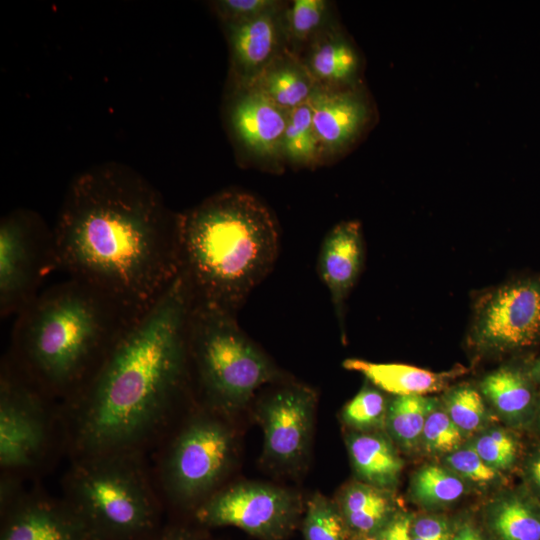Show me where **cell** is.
I'll return each mask as SVG.
<instances>
[{
    "mask_svg": "<svg viewBox=\"0 0 540 540\" xmlns=\"http://www.w3.org/2000/svg\"><path fill=\"white\" fill-rule=\"evenodd\" d=\"M288 114L262 93L245 88L230 104L228 120L236 139L247 150L270 158L281 154Z\"/></svg>",
    "mask_w": 540,
    "mask_h": 540,
    "instance_id": "cell-14",
    "label": "cell"
},
{
    "mask_svg": "<svg viewBox=\"0 0 540 540\" xmlns=\"http://www.w3.org/2000/svg\"><path fill=\"white\" fill-rule=\"evenodd\" d=\"M279 11L224 24L231 51L232 67L247 86L279 53Z\"/></svg>",
    "mask_w": 540,
    "mask_h": 540,
    "instance_id": "cell-17",
    "label": "cell"
},
{
    "mask_svg": "<svg viewBox=\"0 0 540 540\" xmlns=\"http://www.w3.org/2000/svg\"><path fill=\"white\" fill-rule=\"evenodd\" d=\"M463 433L450 419L446 411L435 409L428 416L421 441L433 453H451L462 443Z\"/></svg>",
    "mask_w": 540,
    "mask_h": 540,
    "instance_id": "cell-33",
    "label": "cell"
},
{
    "mask_svg": "<svg viewBox=\"0 0 540 540\" xmlns=\"http://www.w3.org/2000/svg\"><path fill=\"white\" fill-rule=\"evenodd\" d=\"M436 405L435 399L424 395L395 396L388 402L384 428L401 448L413 449L421 441L426 420Z\"/></svg>",
    "mask_w": 540,
    "mask_h": 540,
    "instance_id": "cell-25",
    "label": "cell"
},
{
    "mask_svg": "<svg viewBox=\"0 0 540 540\" xmlns=\"http://www.w3.org/2000/svg\"><path fill=\"white\" fill-rule=\"evenodd\" d=\"M224 418L205 409L188 419L163 451L155 481L171 505L193 512L228 475L237 442Z\"/></svg>",
    "mask_w": 540,
    "mask_h": 540,
    "instance_id": "cell-7",
    "label": "cell"
},
{
    "mask_svg": "<svg viewBox=\"0 0 540 540\" xmlns=\"http://www.w3.org/2000/svg\"><path fill=\"white\" fill-rule=\"evenodd\" d=\"M305 510L302 496L262 482H239L219 488L192 512L203 528L232 526L259 540H286Z\"/></svg>",
    "mask_w": 540,
    "mask_h": 540,
    "instance_id": "cell-8",
    "label": "cell"
},
{
    "mask_svg": "<svg viewBox=\"0 0 540 540\" xmlns=\"http://www.w3.org/2000/svg\"><path fill=\"white\" fill-rule=\"evenodd\" d=\"M1 514L0 540H103L63 498L23 492Z\"/></svg>",
    "mask_w": 540,
    "mask_h": 540,
    "instance_id": "cell-13",
    "label": "cell"
},
{
    "mask_svg": "<svg viewBox=\"0 0 540 540\" xmlns=\"http://www.w3.org/2000/svg\"><path fill=\"white\" fill-rule=\"evenodd\" d=\"M15 317L8 357L46 395L66 400L140 316L69 278L40 292Z\"/></svg>",
    "mask_w": 540,
    "mask_h": 540,
    "instance_id": "cell-3",
    "label": "cell"
},
{
    "mask_svg": "<svg viewBox=\"0 0 540 540\" xmlns=\"http://www.w3.org/2000/svg\"><path fill=\"white\" fill-rule=\"evenodd\" d=\"M411 535L424 540H451L447 522L438 516H423L412 522Z\"/></svg>",
    "mask_w": 540,
    "mask_h": 540,
    "instance_id": "cell-36",
    "label": "cell"
},
{
    "mask_svg": "<svg viewBox=\"0 0 540 540\" xmlns=\"http://www.w3.org/2000/svg\"><path fill=\"white\" fill-rule=\"evenodd\" d=\"M181 270L194 298L235 313L271 270L275 220L254 196L226 190L178 213Z\"/></svg>",
    "mask_w": 540,
    "mask_h": 540,
    "instance_id": "cell-4",
    "label": "cell"
},
{
    "mask_svg": "<svg viewBox=\"0 0 540 540\" xmlns=\"http://www.w3.org/2000/svg\"><path fill=\"white\" fill-rule=\"evenodd\" d=\"M316 85L306 65L280 52L245 88L254 89L291 111L309 100Z\"/></svg>",
    "mask_w": 540,
    "mask_h": 540,
    "instance_id": "cell-21",
    "label": "cell"
},
{
    "mask_svg": "<svg viewBox=\"0 0 540 540\" xmlns=\"http://www.w3.org/2000/svg\"><path fill=\"white\" fill-rule=\"evenodd\" d=\"M145 540H205V535L196 526L175 524L159 528Z\"/></svg>",
    "mask_w": 540,
    "mask_h": 540,
    "instance_id": "cell-38",
    "label": "cell"
},
{
    "mask_svg": "<svg viewBox=\"0 0 540 540\" xmlns=\"http://www.w3.org/2000/svg\"><path fill=\"white\" fill-rule=\"evenodd\" d=\"M356 540H374L373 537H357Z\"/></svg>",
    "mask_w": 540,
    "mask_h": 540,
    "instance_id": "cell-42",
    "label": "cell"
},
{
    "mask_svg": "<svg viewBox=\"0 0 540 540\" xmlns=\"http://www.w3.org/2000/svg\"><path fill=\"white\" fill-rule=\"evenodd\" d=\"M190 375L204 408L235 414L255 392L283 378L270 358L241 330L234 314L193 299L188 328Z\"/></svg>",
    "mask_w": 540,
    "mask_h": 540,
    "instance_id": "cell-6",
    "label": "cell"
},
{
    "mask_svg": "<svg viewBox=\"0 0 540 540\" xmlns=\"http://www.w3.org/2000/svg\"><path fill=\"white\" fill-rule=\"evenodd\" d=\"M526 473L531 486L540 498V448L536 449L528 458Z\"/></svg>",
    "mask_w": 540,
    "mask_h": 540,
    "instance_id": "cell-39",
    "label": "cell"
},
{
    "mask_svg": "<svg viewBox=\"0 0 540 540\" xmlns=\"http://www.w3.org/2000/svg\"><path fill=\"white\" fill-rule=\"evenodd\" d=\"M345 440L352 467L362 482L387 490L396 485L403 461L388 438L375 431H353Z\"/></svg>",
    "mask_w": 540,
    "mask_h": 540,
    "instance_id": "cell-19",
    "label": "cell"
},
{
    "mask_svg": "<svg viewBox=\"0 0 540 540\" xmlns=\"http://www.w3.org/2000/svg\"><path fill=\"white\" fill-rule=\"evenodd\" d=\"M446 413L463 434L480 430L487 420L481 394L471 386H459L446 398Z\"/></svg>",
    "mask_w": 540,
    "mask_h": 540,
    "instance_id": "cell-30",
    "label": "cell"
},
{
    "mask_svg": "<svg viewBox=\"0 0 540 540\" xmlns=\"http://www.w3.org/2000/svg\"><path fill=\"white\" fill-rule=\"evenodd\" d=\"M445 463L459 477L477 484L487 485L499 477L498 470L489 466L471 446L449 453Z\"/></svg>",
    "mask_w": 540,
    "mask_h": 540,
    "instance_id": "cell-34",
    "label": "cell"
},
{
    "mask_svg": "<svg viewBox=\"0 0 540 540\" xmlns=\"http://www.w3.org/2000/svg\"><path fill=\"white\" fill-rule=\"evenodd\" d=\"M307 102L323 151L333 153L347 147L369 118L366 101L352 90L317 84Z\"/></svg>",
    "mask_w": 540,
    "mask_h": 540,
    "instance_id": "cell-15",
    "label": "cell"
},
{
    "mask_svg": "<svg viewBox=\"0 0 540 540\" xmlns=\"http://www.w3.org/2000/svg\"><path fill=\"white\" fill-rule=\"evenodd\" d=\"M465 492L462 478L449 468L428 465L419 469L411 481V493L423 505L441 506L458 500Z\"/></svg>",
    "mask_w": 540,
    "mask_h": 540,
    "instance_id": "cell-27",
    "label": "cell"
},
{
    "mask_svg": "<svg viewBox=\"0 0 540 540\" xmlns=\"http://www.w3.org/2000/svg\"><path fill=\"white\" fill-rule=\"evenodd\" d=\"M413 519L406 513H395L388 523L373 537L374 540H411Z\"/></svg>",
    "mask_w": 540,
    "mask_h": 540,
    "instance_id": "cell-37",
    "label": "cell"
},
{
    "mask_svg": "<svg viewBox=\"0 0 540 540\" xmlns=\"http://www.w3.org/2000/svg\"><path fill=\"white\" fill-rule=\"evenodd\" d=\"M388 402L376 388L364 386L342 409L341 420L353 431L369 432L385 427Z\"/></svg>",
    "mask_w": 540,
    "mask_h": 540,
    "instance_id": "cell-29",
    "label": "cell"
},
{
    "mask_svg": "<svg viewBox=\"0 0 540 540\" xmlns=\"http://www.w3.org/2000/svg\"><path fill=\"white\" fill-rule=\"evenodd\" d=\"M193 299L191 285L180 271L88 381L64 400L74 458L142 452L164 430L190 382Z\"/></svg>",
    "mask_w": 540,
    "mask_h": 540,
    "instance_id": "cell-2",
    "label": "cell"
},
{
    "mask_svg": "<svg viewBox=\"0 0 540 540\" xmlns=\"http://www.w3.org/2000/svg\"><path fill=\"white\" fill-rule=\"evenodd\" d=\"M63 499L103 540H145L160 528L156 483L142 452L74 458Z\"/></svg>",
    "mask_w": 540,
    "mask_h": 540,
    "instance_id": "cell-5",
    "label": "cell"
},
{
    "mask_svg": "<svg viewBox=\"0 0 540 540\" xmlns=\"http://www.w3.org/2000/svg\"><path fill=\"white\" fill-rule=\"evenodd\" d=\"M335 502L356 537H374L395 514L389 490L362 481L344 486Z\"/></svg>",
    "mask_w": 540,
    "mask_h": 540,
    "instance_id": "cell-20",
    "label": "cell"
},
{
    "mask_svg": "<svg viewBox=\"0 0 540 540\" xmlns=\"http://www.w3.org/2000/svg\"><path fill=\"white\" fill-rule=\"evenodd\" d=\"M322 151L309 103L289 111L281 142V155L292 163L310 165L317 161Z\"/></svg>",
    "mask_w": 540,
    "mask_h": 540,
    "instance_id": "cell-26",
    "label": "cell"
},
{
    "mask_svg": "<svg viewBox=\"0 0 540 540\" xmlns=\"http://www.w3.org/2000/svg\"><path fill=\"white\" fill-rule=\"evenodd\" d=\"M46 395L5 356L0 375V465L20 476L47 454L51 422Z\"/></svg>",
    "mask_w": 540,
    "mask_h": 540,
    "instance_id": "cell-9",
    "label": "cell"
},
{
    "mask_svg": "<svg viewBox=\"0 0 540 540\" xmlns=\"http://www.w3.org/2000/svg\"><path fill=\"white\" fill-rule=\"evenodd\" d=\"M327 2L324 0H295L286 10V28L297 41L314 36L325 22Z\"/></svg>",
    "mask_w": 540,
    "mask_h": 540,
    "instance_id": "cell-32",
    "label": "cell"
},
{
    "mask_svg": "<svg viewBox=\"0 0 540 540\" xmlns=\"http://www.w3.org/2000/svg\"><path fill=\"white\" fill-rule=\"evenodd\" d=\"M343 367L359 372L378 389L395 396L426 395L442 390L456 372L436 373L407 364L350 358Z\"/></svg>",
    "mask_w": 540,
    "mask_h": 540,
    "instance_id": "cell-18",
    "label": "cell"
},
{
    "mask_svg": "<svg viewBox=\"0 0 540 540\" xmlns=\"http://www.w3.org/2000/svg\"><path fill=\"white\" fill-rule=\"evenodd\" d=\"M487 521L498 540H540V511L517 494L503 495L493 501Z\"/></svg>",
    "mask_w": 540,
    "mask_h": 540,
    "instance_id": "cell-23",
    "label": "cell"
},
{
    "mask_svg": "<svg viewBox=\"0 0 540 540\" xmlns=\"http://www.w3.org/2000/svg\"><path fill=\"white\" fill-rule=\"evenodd\" d=\"M178 213L133 168L94 165L73 178L53 229L57 269L136 316L181 270Z\"/></svg>",
    "mask_w": 540,
    "mask_h": 540,
    "instance_id": "cell-1",
    "label": "cell"
},
{
    "mask_svg": "<svg viewBox=\"0 0 540 540\" xmlns=\"http://www.w3.org/2000/svg\"><path fill=\"white\" fill-rule=\"evenodd\" d=\"M529 377L533 381L540 383V359H538L530 368Z\"/></svg>",
    "mask_w": 540,
    "mask_h": 540,
    "instance_id": "cell-41",
    "label": "cell"
},
{
    "mask_svg": "<svg viewBox=\"0 0 540 540\" xmlns=\"http://www.w3.org/2000/svg\"><path fill=\"white\" fill-rule=\"evenodd\" d=\"M364 247L359 222L343 221L325 236L319 256L318 273L327 287L339 319L345 300L362 268Z\"/></svg>",
    "mask_w": 540,
    "mask_h": 540,
    "instance_id": "cell-16",
    "label": "cell"
},
{
    "mask_svg": "<svg viewBox=\"0 0 540 540\" xmlns=\"http://www.w3.org/2000/svg\"><path fill=\"white\" fill-rule=\"evenodd\" d=\"M411 540H424V539L411 535Z\"/></svg>",
    "mask_w": 540,
    "mask_h": 540,
    "instance_id": "cell-43",
    "label": "cell"
},
{
    "mask_svg": "<svg viewBox=\"0 0 540 540\" xmlns=\"http://www.w3.org/2000/svg\"><path fill=\"white\" fill-rule=\"evenodd\" d=\"M492 468H509L517 456V442L502 428H491L478 434L470 445Z\"/></svg>",
    "mask_w": 540,
    "mask_h": 540,
    "instance_id": "cell-31",
    "label": "cell"
},
{
    "mask_svg": "<svg viewBox=\"0 0 540 540\" xmlns=\"http://www.w3.org/2000/svg\"><path fill=\"white\" fill-rule=\"evenodd\" d=\"M315 408V392L296 383L280 385L258 401L255 415L267 466L284 473L301 469L311 446Z\"/></svg>",
    "mask_w": 540,
    "mask_h": 540,
    "instance_id": "cell-11",
    "label": "cell"
},
{
    "mask_svg": "<svg viewBox=\"0 0 540 540\" xmlns=\"http://www.w3.org/2000/svg\"><path fill=\"white\" fill-rule=\"evenodd\" d=\"M451 540H484L481 533L469 523L462 524L452 535Z\"/></svg>",
    "mask_w": 540,
    "mask_h": 540,
    "instance_id": "cell-40",
    "label": "cell"
},
{
    "mask_svg": "<svg viewBox=\"0 0 540 540\" xmlns=\"http://www.w3.org/2000/svg\"><path fill=\"white\" fill-rule=\"evenodd\" d=\"M539 423H540V410H539Z\"/></svg>",
    "mask_w": 540,
    "mask_h": 540,
    "instance_id": "cell-44",
    "label": "cell"
},
{
    "mask_svg": "<svg viewBox=\"0 0 540 540\" xmlns=\"http://www.w3.org/2000/svg\"><path fill=\"white\" fill-rule=\"evenodd\" d=\"M523 372L514 367H501L486 375L480 388L496 412L512 424L526 421L534 407V390Z\"/></svg>",
    "mask_w": 540,
    "mask_h": 540,
    "instance_id": "cell-22",
    "label": "cell"
},
{
    "mask_svg": "<svg viewBox=\"0 0 540 540\" xmlns=\"http://www.w3.org/2000/svg\"><path fill=\"white\" fill-rule=\"evenodd\" d=\"M472 338L487 351L535 344L540 339V282L516 281L487 294L476 309Z\"/></svg>",
    "mask_w": 540,
    "mask_h": 540,
    "instance_id": "cell-12",
    "label": "cell"
},
{
    "mask_svg": "<svg viewBox=\"0 0 540 540\" xmlns=\"http://www.w3.org/2000/svg\"><path fill=\"white\" fill-rule=\"evenodd\" d=\"M57 269L53 230L40 215L20 208L0 222V315L16 316L40 293L43 278Z\"/></svg>",
    "mask_w": 540,
    "mask_h": 540,
    "instance_id": "cell-10",
    "label": "cell"
},
{
    "mask_svg": "<svg viewBox=\"0 0 540 540\" xmlns=\"http://www.w3.org/2000/svg\"><path fill=\"white\" fill-rule=\"evenodd\" d=\"M306 67L318 85L333 87L354 77L358 57L341 36L327 34L314 44Z\"/></svg>",
    "mask_w": 540,
    "mask_h": 540,
    "instance_id": "cell-24",
    "label": "cell"
},
{
    "mask_svg": "<svg viewBox=\"0 0 540 540\" xmlns=\"http://www.w3.org/2000/svg\"><path fill=\"white\" fill-rule=\"evenodd\" d=\"M302 533L304 540H349L351 534L336 502L319 492L305 505Z\"/></svg>",
    "mask_w": 540,
    "mask_h": 540,
    "instance_id": "cell-28",
    "label": "cell"
},
{
    "mask_svg": "<svg viewBox=\"0 0 540 540\" xmlns=\"http://www.w3.org/2000/svg\"><path fill=\"white\" fill-rule=\"evenodd\" d=\"M212 6L219 19L229 24L279 11L281 4L273 0H220L213 2Z\"/></svg>",
    "mask_w": 540,
    "mask_h": 540,
    "instance_id": "cell-35",
    "label": "cell"
}]
</instances>
